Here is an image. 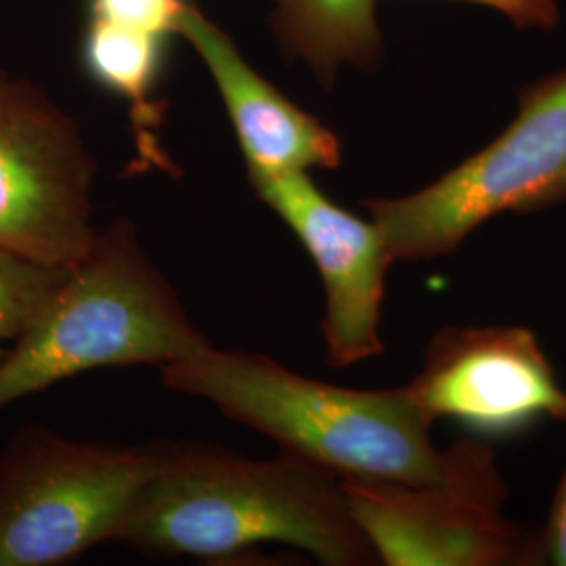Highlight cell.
Here are the masks:
<instances>
[{
  "label": "cell",
  "mask_w": 566,
  "mask_h": 566,
  "mask_svg": "<svg viewBox=\"0 0 566 566\" xmlns=\"http://www.w3.org/2000/svg\"><path fill=\"white\" fill-rule=\"evenodd\" d=\"M248 179L319 271L325 361L350 367L385 355L380 327L392 261L378 227L332 202L303 170L248 172Z\"/></svg>",
  "instance_id": "9c48e42d"
},
{
  "label": "cell",
  "mask_w": 566,
  "mask_h": 566,
  "mask_svg": "<svg viewBox=\"0 0 566 566\" xmlns=\"http://www.w3.org/2000/svg\"><path fill=\"white\" fill-rule=\"evenodd\" d=\"M95 177L78 122L36 84L0 74V248L74 266L97 235Z\"/></svg>",
  "instance_id": "52a82bcc"
},
{
  "label": "cell",
  "mask_w": 566,
  "mask_h": 566,
  "mask_svg": "<svg viewBox=\"0 0 566 566\" xmlns=\"http://www.w3.org/2000/svg\"><path fill=\"white\" fill-rule=\"evenodd\" d=\"M566 202V67L526 82L516 114L491 142L424 187L371 198L364 208L392 263L453 256L502 214H535Z\"/></svg>",
  "instance_id": "277c9868"
},
{
  "label": "cell",
  "mask_w": 566,
  "mask_h": 566,
  "mask_svg": "<svg viewBox=\"0 0 566 566\" xmlns=\"http://www.w3.org/2000/svg\"><path fill=\"white\" fill-rule=\"evenodd\" d=\"M168 39L170 34L143 21L86 15L81 42L86 76L128 103L139 147L156 164L164 160L154 135L163 114L154 91L163 74Z\"/></svg>",
  "instance_id": "7c38bea8"
},
{
  "label": "cell",
  "mask_w": 566,
  "mask_h": 566,
  "mask_svg": "<svg viewBox=\"0 0 566 566\" xmlns=\"http://www.w3.org/2000/svg\"><path fill=\"white\" fill-rule=\"evenodd\" d=\"M479 4L500 13L518 30H542L552 32L560 23L558 0H451Z\"/></svg>",
  "instance_id": "9a60e30c"
},
{
  "label": "cell",
  "mask_w": 566,
  "mask_h": 566,
  "mask_svg": "<svg viewBox=\"0 0 566 566\" xmlns=\"http://www.w3.org/2000/svg\"><path fill=\"white\" fill-rule=\"evenodd\" d=\"M539 528L546 565L566 566V465L547 510L546 523Z\"/></svg>",
  "instance_id": "2e32d148"
},
{
  "label": "cell",
  "mask_w": 566,
  "mask_h": 566,
  "mask_svg": "<svg viewBox=\"0 0 566 566\" xmlns=\"http://www.w3.org/2000/svg\"><path fill=\"white\" fill-rule=\"evenodd\" d=\"M158 458L160 441L107 446L21 426L0 449V566L67 565L109 544Z\"/></svg>",
  "instance_id": "5b68a950"
},
{
  "label": "cell",
  "mask_w": 566,
  "mask_h": 566,
  "mask_svg": "<svg viewBox=\"0 0 566 566\" xmlns=\"http://www.w3.org/2000/svg\"><path fill=\"white\" fill-rule=\"evenodd\" d=\"M208 343L120 219L97 229L41 317L2 353L0 409L97 367H164Z\"/></svg>",
  "instance_id": "3957f363"
},
{
  "label": "cell",
  "mask_w": 566,
  "mask_h": 566,
  "mask_svg": "<svg viewBox=\"0 0 566 566\" xmlns=\"http://www.w3.org/2000/svg\"><path fill=\"white\" fill-rule=\"evenodd\" d=\"M177 36L193 46L217 84L248 172H308L340 166L338 135L263 78L196 4L185 7Z\"/></svg>",
  "instance_id": "30bf717a"
},
{
  "label": "cell",
  "mask_w": 566,
  "mask_h": 566,
  "mask_svg": "<svg viewBox=\"0 0 566 566\" xmlns=\"http://www.w3.org/2000/svg\"><path fill=\"white\" fill-rule=\"evenodd\" d=\"M67 269L0 248V344L15 343L32 327L60 290Z\"/></svg>",
  "instance_id": "4fadbf2b"
},
{
  "label": "cell",
  "mask_w": 566,
  "mask_h": 566,
  "mask_svg": "<svg viewBox=\"0 0 566 566\" xmlns=\"http://www.w3.org/2000/svg\"><path fill=\"white\" fill-rule=\"evenodd\" d=\"M380 0H271L275 39L292 60L303 61L324 88L344 65L376 72L385 60L378 23Z\"/></svg>",
  "instance_id": "8fae6325"
},
{
  "label": "cell",
  "mask_w": 566,
  "mask_h": 566,
  "mask_svg": "<svg viewBox=\"0 0 566 566\" xmlns=\"http://www.w3.org/2000/svg\"><path fill=\"white\" fill-rule=\"evenodd\" d=\"M2 353H4V348H2V344H0V357H2Z\"/></svg>",
  "instance_id": "e0dca14e"
},
{
  "label": "cell",
  "mask_w": 566,
  "mask_h": 566,
  "mask_svg": "<svg viewBox=\"0 0 566 566\" xmlns=\"http://www.w3.org/2000/svg\"><path fill=\"white\" fill-rule=\"evenodd\" d=\"M109 544L210 563L280 544L325 566L380 565L340 479L283 451L252 460L196 441H160L158 464Z\"/></svg>",
  "instance_id": "6da1fadb"
},
{
  "label": "cell",
  "mask_w": 566,
  "mask_h": 566,
  "mask_svg": "<svg viewBox=\"0 0 566 566\" xmlns=\"http://www.w3.org/2000/svg\"><path fill=\"white\" fill-rule=\"evenodd\" d=\"M343 489L380 565H546L542 528L504 512L510 489L485 439L465 434L446 449L439 483L346 479Z\"/></svg>",
  "instance_id": "8992f818"
},
{
  "label": "cell",
  "mask_w": 566,
  "mask_h": 566,
  "mask_svg": "<svg viewBox=\"0 0 566 566\" xmlns=\"http://www.w3.org/2000/svg\"><path fill=\"white\" fill-rule=\"evenodd\" d=\"M405 386L430 424L449 420L489 443L566 422V385L525 325H443Z\"/></svg>",
  "instance_id": "ba28073f"
},
{
  "label": "cell",
  "mask_w": 566,
  "mask_h": 566,
  "mask_svg": "<svg viewBox=\"0 0 566 566\" xmlns=\"http://www.w3.org/2000/svg\"><path fill=\"white\" fill-rule=\"evenodd\" d=\"M189 0H86V15L139 20L177 36Z\"/></svg>",
  "instance_id": "5bb4252c"
},
{
  "label": "cell",
  "mask_w": 566,
  "mask_h": 566,
  "mask_svg": "<svg viewBox=\"0 0 566 566\" xmlns=\"http://www.w3.org/2000/svg\"><path fill=\"white\" fill-rule=\"evenodd\" d=\"M163 385L217 405L227 418L269 437L283 453L336 479L432 485L446 474V451L407 386L346 388L306 378L248 350L208 343L160 367Z\"/></svg>",
  "instance_id": "7a4b0ae2"
}]
</instances>
